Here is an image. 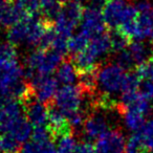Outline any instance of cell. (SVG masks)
<instances>
[{
  "label": "cell",
  "mask_w": 153,
  "mask_h": 153,
  "mask_svg": "<svg viewBox=\"0 0 153 153\" xmlns=\"http://www.w3.org/2000/svg\"><path fill=\"white\" fill-rule=\"evenodd\" d=\"M21 147V144L10 132L0 134V153H16Z\"/></svg>",
  "instance_id": "obj_21"
},
{
  "label": "cell",
  "mask_w": 153,
  "mask_h": 153,
  "mask_svg": "<svg viewBox=\"0 0 153 153\" xmlns=\"http://www.w3.org/2000/svg\"><path fill=\"white\" fill-rule=\"evenodd\" d=\"M60 2H62V3H66V2H68V0H59Z\"/></svg>",
  "instance_id": "obj_30"
},
{
  "label": "cell",
  "mask_w": 153,
  "mask_h": 153,
  "mask_svg": "<svg viewBox=\"0 0 153 153\" xmlns=\"http://www.w3.org/2000/svg\"><path fill=\"white\" fill-rule=\"evenodd\" d=\"M25 13L13 0H3L0 3V27L11 28L26 17Z\"/></svg>",
  "instance_id": "obj_14"
},
{
  "label": "cell",
  "mask_w": 153,
  "mask_h": 153,
  "mask_svg": "<svg viewBox=\"0 0 153 153\" xmlns=\"http://www.w3.org/2000/svg\"><path fill=\"white\" fill-rule=\"evenodd\" d=\"M69 1H76V2H80V3H81V1H83V0H68V2H69Z\"/></svg>",
  "instance_id": "obj_29"
},
{
  "label": "cell",
  "mask_w": 153,
  "mask_h": 153,
  "mask_svg": "<svg viewBox=\"0 0 153 153\" xmlns=\"http://www.w3.org/2000/svg\"><path fill=\"white\" fill-rule=\"evenodd\" d=\"M119 112L123 115L125 126L130 131L137 132L145 125V117L147 115L138 109H135L133 107H127V108L121 109Z\"/></svg>",
  "instance_id": "obj_16"
},
{
  "label": "cell",
  "mask_w": 153,
  "mask_h": 153,
  "mask_svg": "<svg viewBox=\"0 0 153 153\" xmlns=\"http://www.w3.org/2000/svg\"><path fill=\"white\" fill-rule=\"evenodd\" d=\"M126 138L119 129H111L97 140L94 153H126Z\"/></svg>",
  "instance_id": "obj_13"
},
{
  "label": "cell",
  "mask_w": 153,
  "mask_h": 153,
  "mask_svg": "<svg viewBox=\"0 0 153 153\" xmlns=\"http://www.w3.org/2000/svg\"><path fill=\"white\" fill-rule=\"evenodd\" d=\"M63 7V3L59 0H40V12L41 16L47 21L53 22L59 16Z\"/></svg>",
  "instance_id": "obj_20"
},
{
  "label": "cell",
  "mask_w": 153,
  "mask_h": 153,
  "mask_svg": "<svg viewBox=\"0 0 153 153\" xmlns=\"http://www.w3.org/2000/svg\"><path fill=\"white\" fill-rule=\"evenodd\" d=\"M138 92H140V94L144 99L150 101L151 99H153V83L152 82L146 81V80H142Z\"/></svg>",
  "instance_id": "obj_26"
},
{
  "label": "cell",
  "mask_w": 153,
  "mask_h": 153,
  "mask_svg": "<svg viewBox=\"0 0 153 153\" xmlns=\"http://www.w3.org/2000/svg\"><path fill=\"white\" fill-rule=\"evenodd\" d=\"M76 138L72 134H67L59 137L57 145V153H76Z\"/></svg>",
  "instance_id": "obj_24"
},
{
  "label": "cell",
  "mask_w": 153,
  "mask_h": 153,
  "mask_svg": "<svg viewBox=\"0 0 153 153\" xmlns=\"http://www.w3.org/2000/svg\"><path fill=\"white\" fill-rule=\"evenodd\" d=\"M76 153H94V147H92L89 142L78 143Z\"/></svg>",
  "instance_id": "obj_27"
},
{
  "label": "cell",
  "mask_w": 153,
  "mask_h": 153,
  "mask_svg": "<svg viewBox=\"0 0 153 153\" xmlns=\"http://www.w3.org/2000/svg\"><path fill=\"white\" fill-rule=\"evenodd\" d=\"M21 105L24 109V113L27 121L32 124L33 128H48V106L39 102L34 98L32 91L21 101Z\"/></svg>",
  "instance_id": "obj_9"
},
{
  "label": "cell",
  "mask_w": 153,
  "mask_h": 153,
  "mask_svg": "<svg viewBox=\"0 0 153 153\" xmlns=\"http://www.w3.org/2000/svg\"><path fill=\"white\" fill-rule=\"evenodd\" d=\"M102 11L105 23L110 30H119L137 16L135 5L131 4L129 0H108Z\"/></svg>",
  "instance_id": "obj_4"
},
{
  "label": "cell",
  "mask_w": 153,
  "mask_h": 153,
  "mask_svg": "<svg viewBox=\"0 0 153 153\" xmlns=\"http://www.w3.org/2000/svg\"><path fill=\"white\" fill-rule=\"evenodd\" d=\"M133 135L147 153L153 152V119L147 121L137 132H134Z\"/></svg>",
  "instance_id": "obj_18"
},
{
  "label": "cell",
  "mask_w": 153,
  "mask_h": 153,
  "mask_svg": "<svg viewBox=\"0 0 153 153\" xmlns=\"http://www.w3.org/2000/svg\"><path fill=\"white\" fill-rule=\"evenodd\" d=\"M57 81L65 85H74V83L79 79V72L74 65L71 59H65L57 69Z\"/></svg>",
  "instance_id": "obj_17"
},
{
  "label": "cell",
  "mask_w": 153,
  "mask_h": 153,
  "mask_svg": "<svg viewBox=\"0 0 153 153\" xmlns=\"http://www.w3.org/2000/svg\"><path fill=\"white\" fill-rule=\"evenodd\" d=\"M106 23H105L103 13L100 9L94 7H84L83 17L81 20V32L88 37L90 40L94 38L106 34Z\"/></svg>",
  "instance_id": "obj_11"
},
{
  "label": "cell",
  "mask_w": 153,
  "mask_h": 153,
  "mask_svg": "<svg viewBox=\"0 0 153 153\" xmlns=\"http://www.w3.org/2000/svg\"><path fill=\"white\" fill-rule=\"evenodd\" d=\"M101 109H92L88 113L83 126V134L87 140H99L110 128L108 117L104 112H101Z\"/></svg>",
  "instance_id": "obj_12"
},
{
  "label": "cell",
  "mask_w": 153,
  "mask_h": 153,
  "mask_svg": "<svg viewBox=\"0 0 153 153\" xmlns=\"http://www.w3.org/2000/svg\"><path fill=\"white\" fill-rule=\"evenodd\" d=\"M150 38H151V43L153 44V30H152V33H151V35H150Z\"/></svg>",
  "instance_id": "obj_28"
},
{
  "label": "cell",
  "mask_w": 153,
  "mask_h": 153,
  "mask_svg": "<svg viewBox=\"0 0 153 153\" xmlns=\"http://www.w3.org/2000/svg\"><path fill=\"white\" fill-rule=\"evenodd\" d=\"M137 16L134 21V36L132 41H143L150 37L153 30V4L149 0H140L135 4Z\"/></svg>",
  "instance_id": "obj_8"
},
{
  "label": "cell",
  "mask_w": 153,
  "mask_h": 153,
  "mask_svg": "<svg viewBox=\"0 0 153 153\" xmlns=\"http://www.w3.org/2000/svg\"><path fill=\"white\" fill-rule=\"evenodd\" d=\"M19 153H57V146L48 128H36L28 142L22 145Z\"/></svg>",
  "instance_id": "obj_10"
},
{
  "label": "cell",
  "mask_w": 153,
  "mask_h": 153,
  "mask_svg": "<svg viewBox=\"0 0 153 153\" xmlns=\"http://www.w3.org/2000/svg\"><path fill=\"white\" fill-rule=\"evenodd\" d=\"M90 41L91 40L82 32L78 33V34L74 35L68 41V51L72 56L81 53L88 46Z\"/></svg>",
  "instance_id": "obj_22"
},
{
  "label": "cell",
  "mask_w": 153,
  "mask_h": 153,
  "mask_svg": "<svg viewBox=\"0 0 153 153\" xmlns=\"http://www.w3.org/2000/svg\"><path fill=\"white\" fill-rule=\"evenodd\" d=\"M135 70L142 80H146L153 83V59L140 65Z\"/></svg>",
  "instance_id": "obj_25"
},
{
  "label": "cell",
  "mask_w": 153,
  "mask_h": 153,
  "mask_svg": "<svg viewBox=\"0 0 153 153\" xmlns=\"http://www.w3.org/2000/svg\"><path fill=\"white\" fill-rule=\"evenodd\" d=\"M127 72L117 63L100 64L97 72V88L102 96L111 98L123 90Z\"/></svg>",
  "instance_id": "obj_2"
},
{
  "label": "cell",
  "mask_w": 153,
  "mask_h": 153,
  "mask_svg": "<svg viewBox=\"0 0 153 153\" xmlns=\"http://www.w3.org/2000/svg\"><path fill=\"white\" fill-rule=\"evenodd\" d=\"M26 72L19 63L0 70V96L7 100L21 102L30 94Z\"/></svg>",
  "instance_id": "obj_1"
},
{
  "label": "cell",
  "mask_w": 153,
  "mask_h": 153,
  "mask_svg": "<svg viewBox=\"0 0 153 153\" xmlns=\"http://www.w3.org/2000/svg\"><path fill=\"white\" fill-rule=\"evenodd\" d=\"M84 7L76 1L63 3L59 16L55 21V28L59 35L70 39L83 17Z\"/></svg>",
  "instance_id": "obj_6"
},
{
  "label": "cell",
  "mask_w": 153,
  "mask_h": 153,
  "mask_svg": "<svg viewBox=\"0 0 153 153\" xmlns=\"http://www.w3.org/2000/svg\"><path fill=\"white\" fill-rule=\"evenodd\" d=\"M128 51L133 59L136 68L147 61L153 59V44H147L143 41H131L128 45Z\"/></svg>",
  "instance_id": "obj_15"
},
{
  "label": "cell",
  "mask_w": 153,
  "mask_h": 153,
  "mask_svg": "<svg viewBox=\"0 0 153 153\" xmlns=\"http://www.w3.org/2000/svg\"><path fill=\"white\" fill-rule=\"evenodd\" d=\"M62 58L63 55L53 49H36L26 58V76H51L63 62Z\"/></svg>",
  "instance_id": "obj_3"
},
{
  "label": "cell",
  "mask_w": 153,
  "mask_h": 153,
  "mask_svg": "<svg viewBox=\"0 0 153 153\" xmlns=\"http://www.w3.org/2000/svg\"><path fill=\"white\" fill-rule=\"evenodd\" d=\"M53 104L65 115L66 119L82 109H86L84 106L85 96L79 85H65L60 88Z\"/></svg>",
  "instance_id": "obj_5"
},
{
  "label": "cell",
  "mask_w": 153,
  "mask_h": 153,
  "mask_svg": "<svg viewBox=\"0 0 153 153\" xmlns=\"http://www.w3.org/2000/svg\"><path fill=\"white\" fill-rule=\"evenodd\" d=\"M18 63L15 45L0 41V70L7 69Z\"/></svg>",
  "instance_id": "obj_19"
},
{
  "label": "cell",
  "mask_w": 153,
  "mask_h": 153,
  "mask_svg": "<svg viewBox=\"0 0 153 153\" xmlns=\"http://www.w3.org/2000/svg\"><path fill=\"white\" fill-rule=\"evenodd\" d=\"M33 96L45 105L53 103L58 92V81L51 76H35L28 81Z\"/></svg>",
  "instance_id": "obj_7"
},
{
  "label": "cell",
  "mask_w": 153,
  "mask_h": 153,
  "mask_svg": "<svg viewBox=\"0 0 153 153\" xmlns=\"http://www.w3.org/2000/svg\"><path fill=\"white\" fill-rule=\"evenodd\" d=\"M109 38H110L111 47H112V51L114 53H120V51H124L128 47L131 41L123 34L119 30H110L108 32Z\"/></svg>",
  "instance_id": "obj_23"
}]
</instances>
